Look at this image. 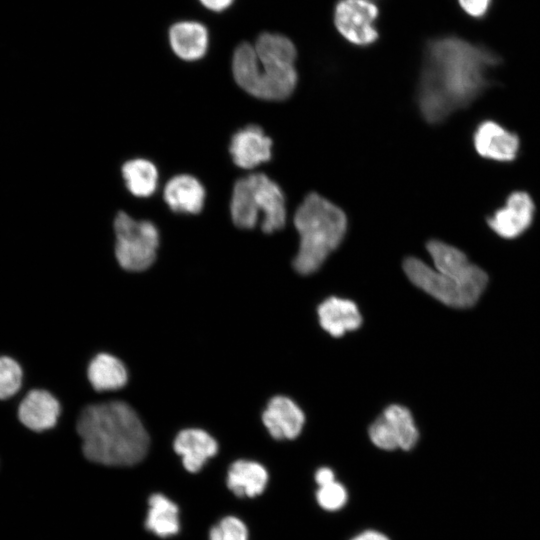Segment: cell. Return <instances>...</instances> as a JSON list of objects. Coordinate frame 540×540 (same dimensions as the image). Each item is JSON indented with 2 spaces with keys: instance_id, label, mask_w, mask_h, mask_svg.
<instances>
[{
  "instance_id": "obj_1",
  "label": "cell",
  "mask_w": 540,
  "mask_h": 540,
  "mask_svg": "<svg viewBox=\"0 0 540 540\" xmlns=\"http://www.w3.org/2000/svg\"><path fill=\"white\" fill-rule=\"evenodd\" d=\"M501 58L483 45L457 36L430 40L424 50L416 91L420 115L430 125L469 107L493 82L489 72Z\"/></svg>"
},
{
  "instance_id": "obj_2",
  "label": "cell",
  "mask_w": 540,
  "mask_h": 540,
  "mask_svg": "<svg viewBox=\"0 0 540 540\" xmlns=\"http://www.w3.org/2000/svg\"><path fill=\"white\" fill-rule=\"evenodd\" d=\"M77 431L84 455L98 464L130 466L147 454L145 427L136 412L121 401L87 406L78 418Z\"/></svg>"
},
{
  "instance_id": "obj_3",
  "label": "cell",
  "mask_w": 540,
  "mask_h": 540,
  "mask_svg": "<svg viewBox=\"0 0 540 540\" xmlns=\"http://www.w3.org/2000/svg\"><path fill=\"white\" fill-rule=\"evenodd\" d=\"M297 49L287 36L261 33L254 45L241 43L234 51L232 73L248 94L267 101L291 97L298 83Z\"/></svg>"
},
{
  "instance_id": "obj_4",
  "label": "cell",
  "mask_w": 540,
  "mask_h": 540,
  "mask_svg": "<svg viewBox=\"0 0 540 540\" xmlns=\"http://www.w3.org/2000/svg\"><path fill=\"white\" fill-rule=\"evenodd\" d=\"M299 249L293 268L301 275L316 272L342 243L348 229L345 212L316 192L304 197L294 214Z\"/></svg>"
},
{
  "instance_id": "obj_5",
  "label": "cell",
  "mask_w": 540,
  "mask_h": 540,
  "mask_svg": "<svg viewBox=\"0 0 540 540\" xmlns=\"http://www.w3.org/2000/svg\"><path fill=\"white\" fill-rule=\"evenodd\" d=\"M263 213L261 229L272 234L285 227L286 197L277 182L264 173H253L236 180L230 202L231 219L240 229H253Z\"/></svg>"
},
{
  "instance_id": "obj_6",
  "label": "cell",
  "mask_w": 540,
  "mask_h": 540,
  "mask_svg": "<svg viewBox=\"0 0 540 540\" xmlns=\"http://www.w3.org/2000/svg\"><path fill=\"white\" fill-rule=\"evenodd\" d=\"M115 256L119 265L138 272L149 268L156 258L159 234L150 221H137L120 211L114 220Z\"/></svg>"
},
{
  "instance_id": "obj_7",
  "label": "cell",
  "mask_w": 540,
  "mask_h": 540,
  "mask_svg": "<svg viewBox=\"0 0 540 540\" xmlns=\"http://www.w3.org/2000/svg\"><path fill=\"white\" fill-rule=\"evenodd\" d=\"M403 270L415 286L453 308L472 307L483 293L431 268L413 256L405 258Z\"/></svg>"
},
{
  "instance_id": "obj_8",
  "label": "cell",
  "mask_w": 540,
  "mask_h": 540,
  "mask_svg": "<svg viewBox=\"0 0 540 540\" xmlns=\"http://www.w3.org/2000/svg\"><path fill=\"white\" fill-rule=\"evenodd\" d=\"M379 8L372 0H339L333 13V22L339 34L349 43L366 47L379 38L375 22Z\"/></svg>"
},
{
  "instance_id": "obj_9",
  "label": "cell",
  "mask_w": 540,
  "mask_h": 540,
  "mask_svg": "<svg viewBox=\"0 0 540 540\" xmlns=\"http://www.w3.org/2000/svg\"><path fill=\"white\" fill-rule=\"evenodd\" d=\"M371 442L382 450H410L418 442L419 431L411 412L399 404L389 405L370 425Z\"/></svg>"
},
{
  "instance_id": "obj_10",
  "label": "cell",
  "mask_w": 540,
  "mask_h": 540,
  "mask_svg": "<svg viewBox=\"0 0 540 540\" xmlns=\"http://www.w3.org/2000/svg\"><path fill=\"white\" fill-rule=\"evenodd\" d=\"M426 249L437 271L484 292L488 275L482 268L470 262L463 251L438 239L429 240Z\"/></svg>"
},
{
  "instance_id": "obj_11",
  "label": "cell",
  "mask_w": 540,
  "mask_h": 540,
  "mask_svg": "<svg viewBox=\"0 0 540 540\" xmlns=\"http://www.w3.org/2000/svg\"><path fill=\"white\" fill-rule=\"evenodd\" d=\"M535 211L531 195L517 190L507 196L502 207L486 218V223L499 237L515 239L531 227Z\"/></svg>"
},
{
  "instance_id": "obj_12",
  "label": "cell",
  "mask_w": 540,
  "mask_h": 540,
  "mask_svg": "<svg viewBox=\"0 0 540 540\" xmlns=\"http://www.w3.org/2000/svg\"><path fill=\"white\" fill-rule=\"evenodd\" d=\"M472 142L480 157L500 163L514 162L520 151L518 134L492 119H485L476 125Z\"/></svg>"
},
{
  "instance_id": "obj_13",
  "label": "cell",
  "mask_w": 540,
  "mask_h": 540,
  "mask_svg": "<svg viewBox=\"0 0 540 540\" xmlns=\"http://www.w3.org/2000/svg\"><path fill=\"white\" fill-rule=\"evenodd\" d=\"M273 141L263 129L254 124L236 131L229 145L234 164L243 169H252L271 161Z\"/></svg>"
},
{
  "instance_id": "obj_14",
  "label": "cell",
  "mask_w": 540,
  "mask_h": 540,
  "mask_svg": "<svg viewBox=\"0 0 540 540\" xmlns=\"http://www.w3.org/2000/svg\"><path fill=\"white\" fill-rule=\"evenodd\" d=\"M262 421L274 439L292 440L300 435L305 415L292 399L277 395L268 402Z\"/></svg>"
},
{
  "instance_id": "obj_15",
  "label": "cell",
  "mask_w": 540,
  "mask_h": 540,
  "mask_svg": "<svg viewBox=\"0 0 540 540\" xmlns=\"http://www.w3.org/2000/svg\"><path fill=\"white\" fill-rule=\"evenodd\" d=\"M60 411V404L51 393L35 389L21 401L18 416L27 428L40 432L56 425Z\"/></svg>"
},
{
  "instance_id": "obj_16",
  "label": "cell",
  "mask_w": 540,
  "mask_h": 540,
  "mask_svg": "<svg viewBox=\"0 0 540 540\" xmlns=\"http://www.w3.org/2000/svg\"><path fill=\"white\" fill-rule=\"evenodd\" d=\"M321 327L333 337H341L362 325V315L355 302L331 296L317 308Z\"/></svg>"
},
{
  "instance_id": "obj_17",
  "label": "cell",
  "mask_w": 540,
  "mask_h": 540,
  "mask_svg": "<svg viewBox=\"0 0 540 540\" xmlns=\"http://www.w3.org/2000/svg\"><path fill=\"white\" fill-rule=\"evenodd\" d=\"M174 450L182 456L185 469L196 473L217 453L218 445L204 430L185 429L176 436Z\"/></svg>"
},
{
  "instance_id": "obj_18",
  "label": "cell",
  "mask_w": 540,
  "mask_h": 540,
  "mask_svg": "<svg viewBox=\"0 0 540 540\" xmlns=\"http://www.w3.org/2000/svg\"><path fill=\"white\" fill-rule=\"evenodd\" d=\"M164 200L174 212L197 214L204 206L205 189L195 177L177 175L167 182Z\"/></svg>"
},
{
  "instance_id": "obj_19",
  "label": "cell",
  "mask_w": 540,
  "mask_h": 540,
  "mask_svg": "<svg viewBox=\"0 0 540 540\" xmlns=\"http://www.w3.org/2000/svg\"><path fill=\"white\" fill-rule=\"evenodd\" d=\"M268 480L266 468L251 460L235 461L227 473V487L238 497L253 498L262 494Z\"/></svg>"
},
{
  "instance_id": "obj_20",
  "label": "cell",
  "mask_w": 540,
  "mask_h": 540,
  "mask_svg": "<svg viewBox=\"0 0 540 540\" xmlns=\"http://www.w3.org/2000/svg\"><path fill=\"white\" fill-rule=\"evenodd\" d=\"M169 42L173 52L179 58L186 61L198 60L206 53L208 32L201 23L178 22L169 30Z\"/></svg>"
},
{
  "instance_id": "obj_21",
  "label": "cell",
  "mask_w": 540,
  "mask_h": 540,
  "mask_svg": "<svg viewBox=\"0 0 540 540\" xmlns=\"http://www.w3.org/2000/svg\"><path fill=\"white\" fill-rule=\"evenodd\" d=\"M88 379L97 391H110L122 388L127 382L124 364L110 354H98L89 364Z\"/></svg>"
},
{
  "instance_id": "obj_22",
  "label": "cell",
  "mask_w": 540,
  "mask_h": 540,
  "mask_svg": "<svg viewBox=\"0 0 540 540\" xmlns=\"http://www.w3.org/2000/svg\"><path fill=\"white\" fill-rule=\"evenodd\" d=\"M145 525L149 531L161 538L177 534L180 528L177 505L162 494H153L149 498Z\"/></svg>"
},
{
  "instance_id": "obj_23",
  "label": "cell",
  "mask_w": 540,
  "mask_h": 540,
  "mask_svg": "<svg viewBox=\"0 0 540 540\" xmlns=\"http://www.w3.org/2000/svg\"><path fill=\"white\" fill-rule=\"evenodd\" d=\"M122 176L127 189L137 197H148L157 188V168L146 159H133L125 162L122 166Z\"/></svg>"
},
{
  "instance_id": "obj_24",
  "label": "cell",
  "mask_w": 540,
  "mask_h": 540,
  "mask_svg": "<svg viewBox=\"0 0 540 540\" xmlns=\"http://www.w3.org/2000/svg\"><path fill=\"white\" fill-rule=\"evenodd\" d=\"M20 365L8 356H0V400L15 395L22 384Z\"/></svg>"
},
{
  "instance_id": "obj_25",
  "label": "cell",
  "mask_w": 540,
  "mask_h": 540,
  "mask_svg": "<svg viewBox=\"0 0 540 540\" xmlns=\"http://www.w3.org/2000/svg\"><path fill=\"white\" fill-rule=\"evenodd\" d=\"M318 505L326 511H337L345 506L348 500L346 488L336 480L318 487L316 492Z\"/></svg>"
},
{
  "instance_id": "obj_26",
  "label": "cell",
  "mask_w": 540,
  "mask_h": 540,
  "mask_svg": "<svg viewBox=\"0 0 540 540\" xmlns=\"http://www.w3.org/2000/svg\"><path fill=\"white\" fill-rule=\"evenodd\" d=\"M209 540H248V529L239 518L227 516L212 527Z\"/></svg>"
},
{
  "instance_id": "obj_27",
  "label": "cell",
  "mask_w": 540,
  "mask_h": 540,
  "mask_svg": "<svg viewBox=\"0 0 540 540\" xmlns=\"http://www.w3.org/2000/svg\"><path fill=\"white\" fill-rule=\"evenodd\" d=\"M491 0H458L461 8L472 17L483 16Z\"/></svg>"
},
{
  "instance_id": "obj_28",
  "label": "cell",
  "mask_w": 540,
  "mask_h": 540,
  "mask_svg": "<svg viewBox=\"0 0 540 540\" xmlns=\"http://www.w3.org/2000/svg\"><path fill=\"white\" fill-rule=\"evenodd\" d=\"M314 478L318 487L324 486L336 480L334 471L329 467H320L315 472Z\"/></svg>"
},
{
  "instance_id": "obj_29",
  "label": "cell",
  "mask_w": 540,
  "mask_h": 540,
  "mask_svg": "<svg viewBox=\"0 0 540 540\" xmlns=\"http://www.w3.org/2000/svg\"><path fill=\"white\" fill-rule=\"evenodd\" d=\"M207 9L220 12L227 9L234 0H199Z\"/></svg>"
},
{
  "instance_id": "obj_30",
  "label": "cell",
  "mask_w": 540,
  "mask_h": 540,
  "mask_svg": "<svg viewBox=\"0 0 540 540\" xmlns=\"http://www.w3.org/2000/svg\"><path fill=\"white\" fill-rule=\"evenodd\" d=\"M351 540H390L388 536L385 534L376 531V530H365L356 536H354Z\"/></svg>"
}]
</instances>
